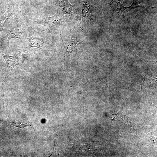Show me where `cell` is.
<instances>
[{
	"label": "cell",
	"mask_w": 157,
	"mask_h": 157,
	"mask_svg": "<svg viewBox=\"0 0 157 157\" xmlns=\"http://www.w3.org/2000/svg\"><path fill=\"white\" fill-rule=\"evenodd\" d=\"M14 38H19V37L13 31L10 30L4 37L0 39V43L6 47H9L10 40Z\"/></svg>",
	"instance_id": "cell-7"
},
{
	"label": "cell",
	"mask_w": 157,
	"mask_h": 157,
	"mask_svg": "<svg viewBox=\"0 0 157 157\" xmlns=\"http://www.w3.org/2000/svg\"><path fill=\"white\" fill-rule=\"evenodd\" d=\"M4 59L8 70H12L19 63V59L16 54L12 56L5 55L0 51Z\"/></svg>",
	"instance_id": "cell-4"
},
{
	"label": "cell",
	"mask_w": 157,
	"mask_h": 157,
	"mask_svg": "<svg viewBox=\"0 0 157 157\" xmlns=\"http://www.w3.org/2000/svg\"><path fill=\"white\" fill-rule=\"evenodd\" d=\"M58 8L60 9L65 14L69 15H72L74 6L69 3L68 0H58Z\"/></svg>",
	"instance_id": "cell-6"
},
{
	"label": "cell",
	"mask_w": 157,
	"mask_h": 157,
	"mask_svg": "<svg viewBox=\"0 0 157 157\" xmlns=\"http://www.w3.org/2000/svg\"><path fill=\"white\" fill-rule=\"evenodd\" d=\"M8 126L10 127H16L21 129L26 127L28 126H31L32 127L28 122L22 121L12 122Z\"/></svg>",
	"instance_id": "cell-9"
},
{
	"label": "cell",
	"mask_w": 157,
	"mask_h": 157,
	"mask_svg": "<svg viewBox=\"0 0 157 157\" xmlns=\"http://www.w3.org/2000/svg\"><path fill=\"white\" fill-rule=\"evenodd\" d=\"M79 3L82 8V16L83 17L91 19V6L88 0H79Z\"/></svg>",
	"instance_id": "cell-5"
},
{
	"label": "cell",
	"mask_w": 157,
	"mask_h": 157,
	"mask_svg": "<svg viewBox=\"0 0 157 157\" xmlns=\"http://www.w3.org/2000/svg\"><path fill=\"white\" fill-rule=\"evenodd\" d=\"M60 36L62 38L61 32ZM62 40L65 48V57L69 56L77 53V46L81 42L80 41H79L78 39L77 34L75 39H73L71 36L70 40L68 42L64 41L62 38Z\"/></svg>",
	"instance_id": "cell-2"
},
{
	"label": "cell",
	"mask_w": 157,
	"mask_h": 157,
	"mask_svg": "<svg viewBox=\"0 0 157 157\" xmlns=\"http://www.w3.org/2000/svg\"><path fill=\"white\" fill-rule=\"evenodd\" d=\"M111 119L120 120L129 126L130 125L129 117L121 112L119 111L116 114H112L111 116Z\"/></svg>",
	"instance_id": "cell-8"
},
{
	"label": "cell",
	"mask_w": 157,
	"mask_h": 157,
	"mask_svg": "<svg viewBox=\"0 0 157 157\" xmlns=\"http://www.w3.org/2000/svg\"><path fill=\"white\" fill-rule=\"evenodd\" d=\"M29 45L26 51H29L32 47L40 49L42 50L45 45V40L44 38H39L32 36L28 38Z\"/></svg>",
	"instance_id": "cell-3"
},
{
	"label": "cell",
	"mask_w": 157,
	"mask_h": 157,
	"mask_svg": "<svg viewBox=\"0 0 157 157\" xmlns=\"http://www.w3.org/2000/svg\"><path fill=\"white\" fill-rule=\"evenodd\" d=\"M62 11L58 8L56 13L52 17H45L34 22L47 27L50 30H53L60 26L63 22Z\"/></svg>",
	"instance_id": "cell-1"
}]
</instances>
